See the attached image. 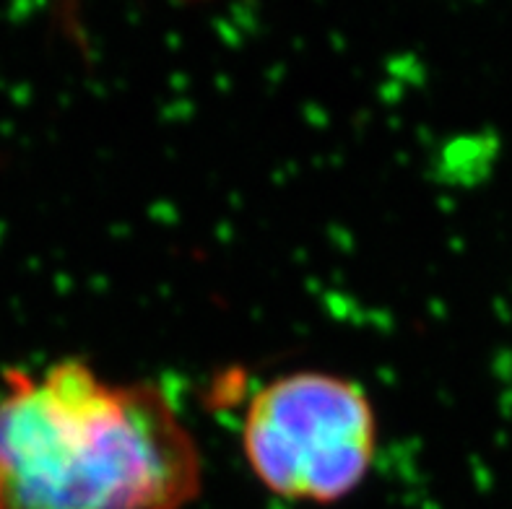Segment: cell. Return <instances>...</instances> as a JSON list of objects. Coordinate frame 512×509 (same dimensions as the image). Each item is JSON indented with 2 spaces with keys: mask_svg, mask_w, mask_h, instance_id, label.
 Wrapping results in <instances>:
<instances>
[{
  "mask_svg": "<svg viewBox=\"0 0 512 509\" xmlns=\"http://www.w3.org/2000/svg\"><path fill=\"white\" fill-rule=\"evenodd\" d=\"M203 458L156 382H110L84 359L13 367L0 387V509H185Z\"/></svg>",
  "mask_w": 512,
  "mask_h": 509,
  "instance_id": "cell-1",
  "label": "cell"
},
{
  "mask_svg": "<svg viewBox=\"0 0 512 509\" xmlns=\"http://www.w3.org/2000/svg\"><path fill=\"white\" fill-rule=\"evenodd\" d=\"M242 452L253 476L276 497L341 502L364 484L375 463V406L344 374H279L247 403Z\"/></svg>",
  "mask_w": 512,
  "mask_h": 509,
  "instance_id": "cell-2",
  "label": "cell"
}]
</instances>
